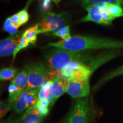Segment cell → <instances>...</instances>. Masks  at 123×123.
<instances>
[{"label":"cell","mask_w":123,"mask_h":123,"mask_svg":"<svg viewBox=\"0 0 123 123\" xmlns=\"http://www.w3.org/2000/svg\"><path fill=\"white\" fill-rule=\"evenodd\" d=\"M46 47H58L71 51H84L92 49L123 48V41H115L108 38L75 35L71 36L67 40L50 43Z\"/></svg>","instance_id":"obj_1"},{"label":"cell","mask_w":123,"mask_h":123,"mask_svg":"<svg viewBox=\"0 0 123 123\" xmlns=\"http://www.w3.org/2000/svg\"><path fill=\"white\" fill-rule=\"evenodd\" d=\"M55 48L45 55L47 69L50 71L61 70L74 62L86 63L93 59L88 53Z\"/></svg>","instance_id":"obj_2"},{"label":"cell","mask_w":123,"mask_h":123,"mask_svg":"<svg viewBox=\"0 0 123 123\" xmlns=\"http://www.w3.org/2000/svg\"><path fill=\"white\" fill-rule=\"evenodd\" d=\"M67 17L66 13H48L44 15L38 25V34L55 32L66 26Z\"/></svg>","instance_id":"obj_3"},{"label":"cell","mask_w":123,"mask_h":123,"mask_svg":"<svg viewBox=\"0 0 123 123\" xmlns=\"http://www.w3.org/2000/svg\"><path fill=\"white\" fill-rule=\"evenodd\" d=\"M28 71L27 89L41 88L47 81V76L50 73L42 63H34L26 66Z\"/></svg>","instance_id":"obj_4"},{"label":"cell","mask_w":123,"mask_h":123,"mask_svg":"<svg viewBox=\"0 0 123 123\" xmlns=\"http://www.w3.org/2000/svg\"><path fill=\"white\" fill-rule=\"evenodd\" d=\"M88 98H80L76 100L70 115V123H88Z\"/></svg>","instance_id":"obj_5"},{"label":"cell","mask_w":123,"mask_h":123,"mask_svg":"<svg viewBox=\"0 0 123 123\" xmlns=\"http://www.w3.org/2000/svg\"><path fill=\"white\" fill-rule=\"evenodd\" d=\"M90 88V79L79 80L68 79L66 92L73 98H82L89 95Z\"/></svg>","instance_id":"obj_6"},{"label":"cell","mask_w":123,"mask_h":123,"mask_svg":"<svg viewBox=\"0 0 123 123\" xmlns=\"http://www.w3.org/2000/svg\"><path fill=\"white\" fill-rule=\"evenodd\" d=\"M21 38L19 35H12L5 39L1 40L0 42V56L1 57L9 56L13 54Z\"/></svg>","instance_id":"obj_7"},{"label":"cell","mask_w":123,"mask_h":123,"mask_svg":"<svg viewBox=\"0 0 123 123\" xmlns=\"http://www.w3.org/2000/svg\"><path fill=\"white\" fill-rule=\"evenodd\" d=\"M88 14L85 17L81 19L82 22L91 21L96 24L103 25V21L101 17L100 4H91L86 7Z\"/></svg>","instance_id":"obj_8"},{"label":"cell","mask_w":123,"mask_h":123,"mask_svg":"<svg viewBox=\"0 0 123 123\" xmlns=\"http://www.w3.org/2000/svg\"><path fill=\"white\" fill-rule=\"evenodd\" d=\"M43 118L41 116L35 106L29 108L21 117L22 123H41Z\"/></svg>","instance_id":"obj_9"},{"label":"cell","mask_w":123,"mask_h":123,"mask_svg":"<svg viewBox=\"0 0 123 123\" xmlns=\"http://www.w3.org/2000/svg\"><path fill=\"white\" fill-rule=\"evenodd\" d=\"M11 83L16 86L19 90L25 91L28 84V71L26 67L12 80Z\"/></svg>","instance_id":"obj_10"},{"label":"cell","mask_w":123,"mask_h":123,"mask_svg":"<svg viewBox=\"0 0 123 123\" xmlns=\"http://www.w3.org/2000/svg\"><path fill=\"white\" fill-rule=\"evenodd\" d=\"M53 81L47 80L40 88L38 94V100L42 99H47L51 103L53 99V95L52 92Z\"/></svg>","instance_id":"obj_11"},{"label":"cell","mask_w":123,"mask_h":123,"mask_svg":"<svg viewBox=\"0 0 123 123\" xmlns=\"http://www.w3.org/2000/svg\"><path fill=\"white\" fill-rule=\"evenodd\" d=\"M27 94V89L21 97L13 104V108L14 111L18 114H21L25 110L29 108V106L26 100V96Z\"/></svg>","instance_id":"obj_12"},{"label":"cell","mask_w":123,"mask_h":123,"mask_svg":"<svg viewBox=\"0 0 123 123\" xmlns=\"http://www.w3.org/2000/svg\"><path fill=\"white\" fill-rule=\"evenodd\" d=\"M8 101L10 103L14 104L21 97L25 91L19 90L16 86L10 83L8 87Z\"/></svg>","instance_id":"obj_13"},{"label":"cell","mask_w":123,"mask_h":123,"mask_svg":"<svg viewBox=\"0 0 123 123\" xmlns=\"http://www.w3.org/2000/svg\"><path fill=\"white\" fill-rule=\"evenodd\" d=\"M27 89L26 100L29 104V108L34 106L38 100V94L40 88Z\"/></svg>","instance_id":"obj_14"},{"label":"cell","mask_w":123,"mask_h":123,"mask_svg":"<svg viewBox=\"0 0 123 123\" xmlns=\"http://www.w3.org/2000/svg\"><path fill=\"white\" fill-rule=\"evenodd\" d=\"M17 73L18 69L14 67L2 68L0 72V79L1 81L12 79L18 75Z\"/></svg>","instance_id":"obj_15"},{"label":"cell","mask_w":123,"mask_h":123,"mask_svg":"<svg viewBox=\"0 0 123 123\" xmlns=\"http://www.w3.org/2000/svg\"><path fill=\"white\" fill-rule=\"evenodd\" d=\"M38 25H36L33 27L26 29L23 34V35L26 37V38L32 44H35L37 42V35L38 34Z\"/></svg>","instance_id":"obj_16"},{"label":"cell","mask_w":123,"mask_h":123,"mask_svg":"<svg viewBox=\"0 0 123 123\" xmlns=\"http://www.w3.org/2000/svg\"><path fill=\"white\" fill-rule=\"evenodd\" d=\"M108 12L113 19L123 17V7L118 4H108Z\"/></svg>","instance_id":"obj_17"},{"label":"cell","mask_w":123,"mask_h":123,"mask_svg":"<svg viewBox=\"0 0 123 123\" xmlns=\"http://www.w3.org/2000/svg\"><path fill=\"white\" fill-rule=\"evenodd\" d=\"M80 1L81 5L85 7L90 5L95 4H114L123 6V0H80Z\"/></svg>","instance_id":"obj_18"},{"label":"cell","mask_w":123,"mask_h":123,"mask_svg":"<svg viewBox=\"0 0 123 123\" xmlns=\"http://www.w3.org/2000/svg\"><path fill=\"white\" fill-rule=\"evenodd\" d=\"M53 34L55 36L61 38L62 40H67L71 37L70 35V26L68 25H66L56 31L54 32Z\"/></svg>","instance_id":"obj_19"},{"label":"cell","mask_w":123,"mask_h":123,"mask_svg":"<svg viewBox=\"0 0 123 123\" xmlns=\"http://www.w3.org/2000/svg\"><path fill=\"white\" fill-rule=\"evenodd\" d=\"M4 30L5 31L10 34V35H14L15 34L17 33L18 28L15 27L12 24L11 17H8L5 21L4 24Z\"/></svg>","instance_id":"obj_20"},{"label":"cell","mask_w":123,"mask_h":123,"mask_svg":"<svg viewBox=\"0 0 123 123\" xmlns=\"http://www.w3.org/2000/svg\"><path fill=\"white\" fill-rule=\"evenodd\" d=\"M30 43V42H29V41H28V39L26 38V37L24 36V35H22V37H21V41H20L19 43V44H18L17 48L16 49L15 52L13 54V62H14V61L15 58V57H16L17 54L19 53L20 51H21V50H22V49L26 48V47L29 45V44Z\"/></svg>","instance_id":"obj_21"},{"label":"cell","mask_w":123,"mask_h":123,"mask_svg":"<svg viewBox=\"0 0 123 123\" xmlns=\"http://www.w3.org/2000/svg\"><path fill=\"white\" fill-rule=\"evenodd\" d=\"M123 75V66L119 67V68L116 69L115 71H112V73L109 74L105 77H104V79L100 81V83H103L105 82L106 81L108 80L112 79V78H115V76H119V75Z\"/></svg>","instance_id":"obj_22"},{"label":"cell","mask_w":123,"mask_h":123,"mask_svg":"<svg viewBox=\"0 0 123 123\" xmlns=\"http://www.w3.org/2000/svg\"><path fill=\"white\" fill-rule=\"evenodd\" d=\"M13 105V104L10 103L9 101L7 103L1 101L0 103V116L1 118L6 114Z\"/></svg>","instance_id":"obj_23"},{"label":"cell","mask_w":123,"mask_h":123,"mask_svg":"<svg viewBox=\"0 0 123 123\" xmlns=\"http://www.w3.org/2000/svg\"><path fill=\"white\" fill-rule=\"evenodd\" d=\"M18 13H19V15L21 25L26 24V23L29 21V15L27 10V7L24 8L23 10H21V11H20Z\"/></svg>","instance_id":"obj_24"},{"label":"cell","mask_w":123,"mask_h":123,"mask_svg":"<svg viewBox=\"0 0 123 123\" xmlns=\"http://www.w3.org/2000/svg\"><path fill=\"white\" fill-rule=\"evenodd\" d=\"M12 19V24L15 27H20L21 26V21H20V17L19 13H16L15 14H14L11 17Z\"/></svg>","instance_id":"obj_25"},{"label":"cell","mask_w":123,"mask_h":123,"mask_svg":"<svg viewBox=\"0 0 123 123\" xmlns=\"http://www.w3.org/2000/svg\"><path fill=\"white\" fill-rule=\"evenodd\" d=\"M35 106V105H34ZM38 109V112H39V115L41 117L44 118V117L47 116L49 113V108L48 107H36Z\"/></svg>","instance_id":"obj_26"},{"label":"cell","mask_w":123,"mask_h":123,"mask_svg":"<svg viewBox=\"0 0 123 123\" xmlns=\"http://www.w3.org/2000/svg\"><path fill=\"white\" fill-rule=\"evenodd\" d=\"M50 105V102L47 99H42L39 100L37 102L35 107H49Z\"/></svg>","instance_id":"obj_27"},{"label":"cell","mask_w":123,"mask_h":123,"mask_svg":"<svg viewBox=\"0 0 123 123\" xmlns=\"http://www.w3.org/2000/svg\"><path fill=\"white\" fill-rule=\"evenodd\" d=\"M21 121V117L17 118V119H15L14 120L9 119V120H7L4 121V122L1 123H19Z\"/></svg>","instance_id":"obj_28"},{"label":"cell","mask_w":123,"mask_h":123,"mask_svg":"<svg viewBox=\"0 0 123 123\" xmlns=\"http://www.w3.org/2000/svg\"><path fill=\"white\" fill-rule=\"evenodd\" d=\"M63 123H70V115L67 118V119Z\"/></svg>","instance_id":"obj_29"},{"label":"cell","mask_w":123,"mask_h":123,"mask_svg":"<svg viewBox=\"0 0 123 123\" xmlns=\"http://www.w3.org/2000/svg\"><path fill=\"white\" fill-rule=\"evenodd\" d=\"M53 1L55 3V4H58V3L60 2V1H61V0H53Z\"/></svg>","instance_id":"obj_30"}]
</instances>
